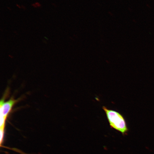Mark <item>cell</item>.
Returning <instances> with one entry per match:
<instances>
[{"label":"cell","mask_w":154,"mask_h":154,"mask_svg":"<svg viewBox=\"0 0 154 154\" xmlns=\"http://www.w3.org/2000/svg\"><path fill=\"white\" fill-rule=\"evenodd\" d=\"M35 4L36 5V6H37V8H40L41 7L42 5L41 4L39 3V2H36L35 3Z\"/></svg>","instance_id":"obj_4"},{"label":"cell","mask_w":154,"mask_h":154,"mask_svg":"<svg viewBox=\"0 0 154 154\" xmlns=\"http://www.w3.org/2000/svg\"><path fill=\"white\" fill-rule=\"evenodd\" d=\"M7 8H8V9H9V10L11 11V8H9V7H8Z\"/></svg>","instance_id":"obj_8"},{"label":"cell","mask_w":154,"mask_h":154,"mask_svg":"<svg viewBox=\"0 0 154 154\" xmlns=\"http://www.w3.org/2000/svg\"><path fill=\"white\" fill-rule=\"evenodd\" d=\"M32 7L34 8H37V6H36V5L35 3L32 4Z\"/></svg>","instance_id":"obj_5"},{"label":"cell","mask_w":154,"mask_h":154,"mask_svg":"<svg viewBox=\"0 0 154 154\" xmlns=\"http://www.w3.org/2000/svg\"><path fill=\"white\" fill-rule=\"evenodd\" d=\"M22 7V8L24 10H26V7L24 6V5L21 6Z\"/></svg>","instance_id":"obj_6"},{"label":"cell","mask_w":154,"mask_h":154,"mask_svg":"<svg viewBox=\"0 0 154 154\" xmlns=\"http://www.w3.org/2000/svg\"><path fill=\"white\" fill-rule=\"evenodd\" d=\"M17 101L12 99L5 102L4 100H2L0 103V114L1 118H4L6 120L7 118L10 113L13 106Z\"/></svg>","instance_id":"obj_2"},{"label":"cell","mask_w":154,"mask_h":154,"mask_svg":"<svg viewBox=\"0 0 154 154\" xmlns=\"http://www.w3.org/2000/svg\"><path fill=\"white\" fill-rule=\"evenodd\" d=\"M16 6H17V7H18L19 8V9L22 8V7H21L20 5H19L18 4H17Z\"/></svg>","instance_id":"obj_7"},{"label":"cell","mask_w":154,"mask_h":154,"mask_svg":"<svg viewBox=\"0 0 154 154\" xmlns=\"http://www.w3.org/2000/svg\"><path fill=\"white\" fill-rule=\"evenodd\" d=\"M4 134V129L1 128L0 131V140H1V143L3 138Z\"/></svg>","instance_id":"obj_3"},{"label":"cell","mask_w":154,"mask_h":154,"mask_svg":"<svg viewBox=\"0 0 154 154\" xmlns=\"http://www.w3.org/2000/svg\"><path fill=\"white\" fill-rule=\"evenodd\" d=\"M103 109L106 115L111 128L120 132L123 135L127 134L128 129L124 116L118 112L109 109L104 106L103 107Z\"/></svg>","instance_id":"obj_1"}]
</instances>
